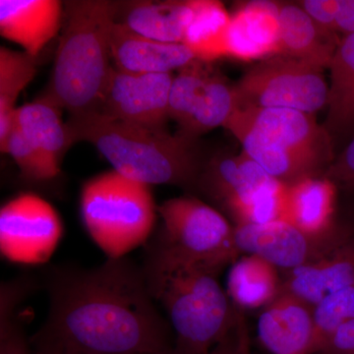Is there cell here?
Returning <instances> with one entry per match:
<instances>
[{"mask_svg":"<svg viewBox=\"0 0 354 354\" xmlns=\"http://www.w3.org/2000/svg\"><path fill=\"white\" fill-rule=\"evenodd\" d=\"M50 310L32 348L62 354H160L174 346L142 267L127 257L93 269L51 268Z\"/></svg>","mask_w":354,"mask_h":354,"instance_id":"obj_1","label":"cell"},{"mask_svg":"<svg viewBox=\"0 0 354 354\" xmlns=\"http://www.w3.org/2000/svg\"><path fill=\"white\" fill-rule=\"evenodd\" d=\"M120 6L106 0L65 3L55 66L41 97L70 116L101 109L113 68L111 32Z\"/></svg>","mask_w":354,"mask_h":354,"instance_id":"obj_2","label":"cell"},{"mask_svg":"<svg viewBox=\"0 0 354 354\" xmlns=\"http://www.w3.org/2000/svg\"><path fill=\"white\" fill-rule=\"evenodd\" d=\"M66 127L72 144H92L122 176L150 186L198 185L202 169L195 141L100 113L70 116Z\"/></svg>","mask_w":354,"mask_h":354,"instance_id":"obj_3","label":"cell"},{"mask_svg":"<svg viewBox=\"0 0 354 354\" xmlns=\"http://www.w3.org/2000/svg\"><path fill=\"white\" fill-rule=\"evenodd\" d=\"M158 212L162 225L149 239L142 266L147 285L184 266L220 274L239 259L234 227L206 203L195 197L174 198L158 207Z\"/></svg>","mask_w":354,"mask_h":354,"instance_id":"obj_4","label":"cell"},{"mask_svg":"<svg viewBox=\"0 0 354 354\" xmlns=\"http://www.w3.org/2000/svg\"><path fill=\"white\" fill-rule=\"evenodd\" d=\"M218 272L198 266L171 270L148 285L162 305L179 354H207L236 326L237 312Z\"/></svg>","mask_w":354,"mask_h":354,"instance_id":"obj_5","label":"cell"},{"mask_svg":"<svg viewBox=\"0 0 354 354\" xmlns=\"http://www.w3.org/2000/svg\"><path fill=\"white\" fill-rule=\"evenodd\" d=\"M81 214L93 241L118 259L149 241L158 212L150 185L113 169L84 184Z\"/></svg>","mask_w":354,"mask_h":354,"instance_id":"obj_6","label":"cell"},{"mask_svg":"<svg viewBox=\"0 0 354 354\" xmlns=\"http://www.w3.org/2000/svg\"><path fill=\"white\" fill-rule=\"evenodd\" d=\"M237 108L290 109L314 114L327 106L322 70L285 55L265 58L234 85Z\"/></svg>","mask_w":354,"mask_h":354,"instance_id":"obj_7","label":"cell"},{"mask_svg":"<svg viewBox=\"0 0 354 354\" xmlns=\"http://www.w3.org/2000/svg\"><path fill=\"white\" fill-rule=\"evenodd\" d=\"M62 236L57 212L38 195L21 194L0 209V251L11 262L44 264L55 253Z\"/></svg>","mask_w":354,"mask_h":354,"instance_id":"obj_8","label":"cell"},{"mask_svg":"<svg viewBox=\"0 0 354 354\" xmlns=\"http://www.w3.org/2000/svg\"><path fill=\"white\" fill-rule=\"evenodd\" d=\"M237 113L261 143L297 158L318 176L332 160V139L313 114L259 108H237Z\"/></svg>","mask_w":354,"mask_h":354,"instance_id":"obj_9","label":"cell"},{"mask_svg":"<svg viewBox=\"0 0 354 354\" xmlns=\"http://www.w3.org/2000/svg\"><path fill=\"white\" fill-rule=\"evenodd\" d=\"M234 239L239 252L259 256L288 272L323 257L346 237L335 232L313 236L288 221H277L265 225H235Z\"/></svg>","mask_w":354,"mask_h":354,"instance_id":"obj_10","label":"cell"},{"mask_svg":"<svg viewBox=\"0 0 354 354\" xmlns=\"http://www.w3.org/2000/svg\"><path fill=\"white\" fill-rule=\"evenodd\" d=\"M172 73L137 74L113 66L97 113L139 127L165 129Z\"/></svg>","mask_w":354,"mask_h":354,"instance_id":"obj_11","label":"cell"},{"mask_svg":"<svg viewBox=\"0 0 354 354\" xmlns=\"http://www.w3.org/2000/svg\"><path fill=\"white\" fill-rule=\"evenodd\" d=\"M314 306L281 291L258 319V337L272 354H315Z\"/></svg>","mask_w":354,"mask_h":354,"instance_id":"obj_12","label":"cell"},{"mask_svg":"<svg viewBox=\"0 0 354 354\" xmlns=\"http://www.w3.org/2000/svg\"><path fill=\"white\" fill-rule=\"evenodd\" d=\"M64 12L58 0H0V34L38 57L62 29Z\"/></svg>","mask_w":354,"mask_h":354,"instance_id":"obj_13","label":"cell"},{"mask_svg":"<svg viewBox=\"0 0 354 354\" xmlns=\"http://www.w3.org/2000/svg\"><path fill=\"white\" fill-rule=\"evenodd\" d=\"M111 55L116 69L137 74L172 73L197 60L186 44L146 38L118 22L111 32Z\"/></svg>","mask_w":354,"mask_h":354,"instance_id":"obj_14","label":"cell"},{"mask_svg":"<svg viewBox=\"0 0 354 354\" xmlns=\"http://www.w3.org/2000/svg\"><path fill=\"white\" fill-rule=\"evenodd\" d=\"M349 286H354V239H344L323 257L288 272L281 283V290L312 306Z\"/></svg>","mask_w":354,"mask_h":354,"instance_id":"obj_15","label":"cell"},{"mask_svg":"<svg viewBox=\"0 0 354 354\" xmlns=\"http://www.w3.org/2000/svg\"><path fill=\"white\" fill-rule=\"evenodd\" d=\"M227 48V57L244 62L279 55L278 2L239 6L230 19Z\"/></svg>","mask_w":354,"mask_h":354,"instance_id":"obj_16","label":"cell"},{"mask_svg":"<svg viewBox=\"0 0 354 354\" xmlns=\"http://www.w3.org/2000/svg\"><path fill=\"white\" fill-rule=\"evenodd\" d=\"M279 55L320 70L329 68L339 46L337 35L326 31L299 4L278 2Z\"/></svg>","mask_w":354,"mask_h":354,"instance_id":"obj_17","label":"cell"},{"mask_svg":"<svg viewBox=\"0 0 354 354\" xmlns=\"http://www.w3.org/2000/svg\"><path fill=\"white\" fill-rule=\"evenodd\" d=\"M335 184L328 177L310 176L288 185L285 221L313 236L332 234Z\"/></svg>","mask_w":354,"mask_h":354,"instance_id":"obj_18","label":"cell"},{"mask_svg":"<svg viewBox=\"0 0 354 354\" xmlns=\"http://www.w3.org/2000/svg\"><path fill=\"white\" fill-rule=\"evenodd\" d=\"M60 111L50 102L39 97L17 108L13 118L14 127L59 171L62 158L73 145Z\"/></svg>","mask_w":354,"mask_h":354,"instance_id":"obj_19","label":"cell"},{"mask_svg":"<svg viewBox=\"0 0 354 354\" xmlns=\"http://www.w3.org/2000/svg\"><path fill=\"white\" fill-rule=\"evenodd\" d=\"M272 179L274 177L242 153L212 162L202 171L197 186L227 209Z\"/></svg>","mask_w":354,"mask_h":354,"instance_id":"obj_20","label":"cell"},{"mask_svg":"<svg viewBox=\"0 0 354 354\" xmlns=\"http://www.w3.org/2000/svg\"><path fill=\"white\" fill-rule=\"evenodd\" d=\"M196 1L135 2L127 7L122 22L118 23L146 38L183 44L194 18Z\"/></svg>","mask_w":354,"mask_h":354,"instance_id":"obj_21","label":"cell"},{"mask_svg":"<svg viewBox=\"0 0 354 354\" xmlns=\"http://www.w3.org/2000/svg\"><path fill=\"white\" fill-rule=\"evenodd\" d=\"M281 283L278 268L259 256L246 254L232 265L227 292L235 307L260 308L277 297Z\"/></svg>","mask_w":354,"mask_h":354,"instance_id":"obj_22","label":"cell"},{"mask_svg":"<svg viewBox=\"0 0 354 354\" xmlns=\"http://www.w3.org/2000/svg\"><path fill=\"white\" fill-rule=\"evenodd\" d=\"M329 69L328 115L323 127L333 139L354 127V34L339 41Z\"/></svg>","mask_w":354,"mask_h":354,"instance_id":"obj_23","label":"cell"},{"mask_svg":"<svg viewBox=\"0 0 354 354\" xmlns=\"http://www.w3.org/2000/svg\"><path fill=\"white\" fill-rule=\"evenodd\" d=\"M232 15L220 1L197 0L193 20L186 30L183 43L197 60L212 62L227 57V32Z\"/></svg>","mask_w":354,"mask_h":354,"instance_id":"obj_24","label":"cell"},{"mask_svg":"<svg viewBox=\"0 0 354 354\" xmlns=\"http://www.w3.org/2000/svg\"><path fill=\"white\" fill-rule=\"evenodd\" d=\"M37 74V57L25 51L0 48V150L13 128L16 102Z\"/></svg>","mask_w":354,"mask_h":354,"instance_id":"obj_25","label":"cell"},{"mask_svg":"<svg viewBox=\"0 0 354 354\" xmlns=\"http://www.w3.org/2000/svg\"><path fill=\"white\" fill-rule=\"evenodd\" d=\"M236 108L234 85L227 83L225 77L212 72L192 118L176 134L195 141L214 128L225 127Z\"/></svg>","mask_w":354,"mask_h":354,"instance_id":"obj_26","label":"cell"},{"mask_svg":"<svg viewBox=\"0 0 354 354\" xmlns=\"http://www.w3.org/2000/svg\"><path fill=\"white\" fill-rule=\"evenodd\" d=\"M34 281L20 277L0 288V354H32L21 319L20 308Z\"/></svg>","mask_w":354,"mask_h":354,"instance_id":"obj_27","label":"cell"},{"mask_svg":"<svg viewBox=\"0 0 354 354\" xmlns=\"http://www.w3.org/2000/svg\"><path fill=\"white\" fill-rule=\"evenodd\" d=\"M288 185L272 179L227 209L235 225H265L285 221Z\"/></svg>","mask_w":354,"mask_h":354,"instance_id":"obj_28","label":"cell"},{"mask_svg":"<svg viewBox=\"0 0 354 354\" xmlns=\"http://www.w3.org/2000/svg\"><path fill=\"white\" fill-rule=\"evenodd\" d=\"M211 73L206 62L194 60L174 76L169 93V115L176 121L179 129L192 118Z\"/></svg>","mask_w":354,"mask_h":354,"instance_id":"obj_29","label":"cell"},{"mask_svg":"<svg viewBox=\"0 0 354 354\" xmlns=\"http://www.w3.org/2000/svg\"><path fill=\"white\" fill-rule=\"evenodd\" d=\"M316 353H323L333 335L354 320V286L326 295L314 306Z\"/></svg>","mask_w":354,"mask_h":354,"instance_id":"obj_30","label":"cell"},{"mask_svg":"<svg viewBox=\"0 0 354 354\" xmlns=\"http://www.w3.org/2000/svg\"><path fill=\"white\" fill-rule=\"evenodd\" d=\"M1 152L13 158L26 180L46 183L59 174V169L53 167L14 125Z\"/></svg>","mask_w":354,"mask_h":354,"instance_id":"obj_31","label":"cell"},{"mask_svg":"<svg viewBox=\"0 0 354 354\" xmlns=\"http://www.w3.org/2000/svg\"><path fill=\"white\" fill-rule=\"evenodd\" d=\"M333 183L354 189V138L328 167L325 174Z\"/></svg>","mask_w":354,"mask_h":354,"instance_id":"obj_32","label":"cell"},{"mask_svg":"<svg viewBox=\"0 0 354 354\" xmlns=\"http://www.w3.org/2000/svg\"><path fill=\"white\" fill-rule=\"evenodd\" d=\"M330 32L344 37L354 34V0H334Z\"/></svg>","mask_w":354,"mask_h":354,"instance_id":"obj_33","label":"cell"},{"mask_svg":"<svg viewBox=\"0 0 354 354\" xmlns=\"http://www.w3.org/2000/svg\"><path fill=\"white\" fill-rule=\"evenodd\" d=\"M323 354H354V320L335 333Z\"/></svg>","mask_w":354,"mask_h":354,"instance_id":"obj_34","label":"cell"},{"mask_svg":"<svg viewBox=\"0 0 354 354\" xmlns=\"http://www.w3.org/2000/svg\"><path fill=\"white\" fill-rule=\"evenodd\" d=\"M236 333L239 337V354H253L248 325L241 310L237 312Z\"/></svg>","mask_w":354,"mask_h":354,"instance_id":"obj_35","label":"cell"},{"mask_svg":"<svg viewBox=\"0 0 354 354\" xmlns=\"http://www.w3.org/2000/svg\"><path fill=\"white\" fill-rule=\"evenodd\" d=\"M207 354H239V337H237L236 326L215 348Z\"/></svg>","mask_w":354,"mask_h":354,"instance_id":"obj_36","label":"cell"},{"mask_svg":"<svg viewBox=\"0 0 354 354\" xmlns=\"http://www.w3.org/2000/svg\"><path fill=\"white\" fill-rule=\"evenodd\" d=\"M32 354H62L57 351H50V349L32 348Z\"/></svg>","mask_w":354,"mask_h":354,"instance_id":"obj_37","label":"cell"},{"mask_svg":"<svg viewBox=\"0 0 354 354\" xmlns=\"http://www.w3.org/2000/svg\"><path fill=\"white\" fill-rule=\"evenodd\" d=\"M160 354H179L177 353L176 349H174V346L172 348L167 349V351H164V353H162Z\"/></svg>","mask_w":354,"mask_h":354,"instance_id":"obj_38","label":"cell"}]
</instances>
